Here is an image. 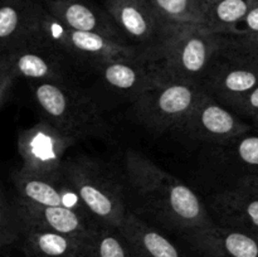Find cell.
<instances>
[{
    "instance_id": "cell-14",
    "label": "cell",
    "mask_w": 258,
    "mask_h": 257,
    "mask_svg": "<svg viewBox=\"0 0 258 257\" xmlns=\"http://www.w3.org/2000/svg\"><path fill=\"white\" fill-rule=\"evenodd\" d=\"M12 179L17 197L23 201L40 206L68 207L88 214L76 191L63 176L47 178L19 169L13 173Z\"/></svg>"
},
{
    "instance_id": "cell-22",
    "label": "cell",
    "mask_w": 258,
    "mask_h": 257,
    "mask_svg": "<svg viewBox=\"0 0 258 257\" xmlns=\"http://www.w3.org/2000/svg\"><path fill=\"white\" fill-rule=\"evenodd\" d=\"M161 22L170 32L174 28L202 25L199 0H148Z\"/></svg>"
},
{
    "instance_id": "cell-21",
    "label": "cell",
    "mask_w": 258,
    "mask_h": 257,
    "mask_svg": "<svg viewBox=\"0 0 258 257\" xmlns=\"http://www.w3.org/2000/svg\"><path fill=\"white\" fill-rule=\"evenodd\" d=\"M256 0H206L202 5V27L219 35L232 34Z\"/></svg>"
},
{
    "instance_id": "cell-25",
    "label": "cell",
    "mask_w": 258,
    "mask_h": 257,
    "mask_svg": "<svg viewBox=\"0 0 258 257\" xmlns=\"http://www.w3.org/2000/svg\"><path fill=\"white\" fill-rule=\"evenodd\" d=\"M18 76L8 66V63L0 59V106L2 107H4L7 101L9 100L10 92Z\"/></svg>"
},
{
    "instance_id": "cell-1",
    "label": "cell",
    "mask_w": 258,
    "mask_h": 257,
    "mask_svg": "<svg viewBox=\"0 0 258 257\" xmlns=\"http://www.w3.org/2000/svg\"><path fill=\"white\" fill-rule=\"evenodd\" d=\"M123 166L128 185L150 214L189 231L212 224L199 197L183 181L159 168L148 156L128 150L125 154Z\"/></svg>"
},
{
    "instance_id": "cell-18",
    "label": "cell",
    "mask_w": 258,
    "mask_h": 257,
    "mask_svg": "<svg viewBox=\"0 0 258 257\" xmlns=\"http://www.w3.org/2000/svg\"><path fill=\"white\" fill-rule=\"evenodd\" d=\"M25 234V247L37 257H82L88 254V241L48 229L20 226Z\"/></svg>"
},
{
    "instance_id": "cell-26",
    "label": "cell",
    "mask_w": 258,
    "mask_h": 257,
    "mask_svg": "<svg viewBox=\"0 0 258 257\" xmlns=\"http://www.w3.org/2000/svg\"><path fill=\"white\" fill-rule=\"evenodd\" d=\"M258 32V0H256L246 17L237 24L234 30L232 32V35H244L249 33ZM229 35V34H228Z\"/></svg>"
},
{
    "instance_id": "cell-13",
    "label": "cell",
    "mask_w": 258,
    "mask_h": 257,
    "mask_svg": "<svg viewBox=\"0 0 258 257\" xmlns=\"http://www.w3.org/2000/svg\"><path fill=\"white\" fill-rule=\"evenodd\" d=\"M43 4L48 13L66 27L126 42L107 10H101L87 0H43Z\"/></svg>"
},
{
    "instance_id": "cell-17",
    "label": "cell",
    "mask_w": 258,
    "mask_h": 257,
    "mask_svg": "<svg viewBox=\"0 0 258 257\" xmlns=\"http://www.w3.org/2000/svg\"><path fill=\"white\" fill-rule=\"evenodd\" d=\"M233 62L212 68L209 83L217 95L236 102L258 86V70L248 60L234 55Z\"/></svg>"
},
{
    "instance_id": "cell-27",
    "label": "cell",
    "mask_w": 258,
    "mask_h": 257,
    "mask_svg": "<svg viewBox=\"0 0 258 257\" xmlns=\"http://www.w3.org/2000/svg\"><path fill=\"white\" fill-rule=\"evenodd\" d=\"M234 105L241 108V110L246 111V112H256L258 115V86H256L251 92H248L243 97L239 98L238 101H236Z\"/></svg>"
},
{
    "instance_id": "cell-28",
    "label": "cell",
    "mask_w": 258,
    "mask_h": 257,
    "mask_svg": "<svg viewBox=\"0 0 258 257\" xmlns=\"http://www.w3.org/2000/svg\"><path fill=\"white\" fill-rule=\"evenodd\" d=\"M236 188L258 198V175H247L238 180Z\"/></svg>"
},
{
    "instance_id": "cell-5",
    "label": "cell",
    "mask_w": 258,
    "mask_h": 257,
    "mask_svg": "<svg viewBox=\"0 0 258 257\" xmlns=\"http://www.w3.org/2000/svg\"><path fill=\"white\" fill-rule=\"evenodd\" d=\"M39 33L66 55L95 68L115 60L138 59L146 52V49L140 50L122 40L66 27L52 17L45 8L40 20Z\"/></svg>"
},
{
    "instance_id": "cell-29",
    "label": "cell",
    "mask_w": 258,
    "mask_h": 257,
    "mask_svg": "<svg viewBox=\"0 0 258 257\" xmlns=\"http://www.w3.org/2000/svg\"><path fill=\"white\" fill-rule=\"evenodd\" d=\"M199 2H201V4H202V5H203V3H204V2H206V0H199Z\"/></svg>"
},
{
    "instance_id": "cell-20",
    "label": "cell",
    "mask_w": 258,
    "mask_h": 257,
    "mask_svg": "<svg viewBox=\"0 0 258 257\" xmlns=\"http://www.w3.org/2000/svg\"><path fill=\"white\" fill-rule=\"evenodd\" d=\"M213 209L226 223L258 229V198L238 188L217 194Z\"/></svg>"
},
{
    "instance_id": "cell-30",
    "label": "cell",
    "mask_w": 258,
    "mask_h": 257,
    "mask_svg": "<svg viewBox=\"0 0 258 257\" xmlns=\"http://www.w3.org/2000/svg\"><path fill=\"white\" fill-rule=\"evenodd\" d=\"M257 116H258V115H257Z\"/></svg>"
},
{
    "instance_id": "cell-2",
    "label": "cell",
    "mask_w": 258,
    "mask_h": 257,
    "mask_svg": "<svg viewBox=\"0 0 258 257\" xmlns=\"http://www.w3.org/2000/svg\"><path fill=\"white\" fill-rule=\"evenodd\" d=\"M223 43V35L202 25L174 28L160 44L146 49V59L161 82H199L207 72L211 73Z\"/></svg>"
},
{
    "instance_id": "cell-16",
    "label": "cell",
    "mask_w": 258,
    "mask_h": 257,
    "mask_svg": "<svg viewBox=\"0 0 258 257\" xmlns=\"http://www.w3.org/2000/svg\"><path fill=\"white\" fill-rule=\"evenodd\" d=\"M191 232L202 248L218 257H258V239L248 233L213 223Z\"/></svg>"
},
{
    "instance_id": "cell-4",
    "label": "cell",
    "mask_w": 258,
    "mask_h": 257,
    "mask_svg": "<svg viewBox=\"0 0 258 257\" xmlns=\"http://www.w3.org/2000/svg\"><path fill=\"white\" fill-rule=\"evenodd\" d=\"M62 176L91 217L98 223L120 227L127 209L122 190L106 169L87 158H75L64 161Z\"/></svg>"
},
{
    "instance_id": "cell-10",
    "label": "cell",
    "mask_w": 258,
    "mask_h": 257,
    "mask_svg": "<svg viewBox=\"0 0 258 257\" xmlns=\"http://www.w3.org/2000/svg\"><path fill=\"white\" fill-rule=\"evenodd\" d=\"M105 8L125 38L148 45L160 44L169 29L148 0H105Z\"/></svg>"
},
{
    "instance_id": "cell-15",
    "label": "cell",
    "mask_w": 258,
    "mask_h": 257,
    "mask_svg": "<svg viewBox=\"0 0 258 257\" xmlns=\"http://www.w3.org/2000/svg\"><path fill=\"white\" fill-rule=\"evenodd\" d=\"M97 70L108 87L131 95L134 98L163 83L146 59V52L138 59L108 62L97 67Z\"/></svg>"
},
{
    "instance_id": "cell-11",
    "label": "cell",
    "mask_w": 258,
    "mask_h": 257,
    "mask_svg": "<svg viewBox=\"0 0 258 257\" xmlns=\"http://www.w3.org/2000/svg\"><path fill=\"white\" fill-rule=\"evenodd\" d=\"M178 130L202 141L228 144L246 133L248 126L206 93L196 110L179 126Z\"/></svg>"
},
{
    "instance_id": "cell-12",
    "label": "cell",
    "mask_w": 258,
    "mask_h": 257,
    "mask_svg": "<svg viewBox=\"0 0 258 257\" xmlns=\"http://www.w3.org/2000/svg\"><path fill=\"white\" fill-rule=\"evenodd\" d=\"M44 5L37 0H0V50L14 52L39 35Z\"/></svg>"
},
{
    "instance_id": "cell-9",
    "label": "cell",
    "mask_w": 258,
    "mask_h": 257,
    "mask_svg": "<svg viewBox=\"0 0 258 257\" xmlns=\"http://www.w3.org/2000/svg\"><path fill=\"white\" fill-rule=\"evenodd\" d=\"M67 55L40 34L23 44L9 54L0 55L18 77L27 78L32 82L43 81H66Z\"/></svg>"
},
{
    "instance_id": "cell-23",
    "label": "cell",
    "mask_w": 258,
    "mask_h": 257,
    "mask_svg": "<svg viewBox=\"0 0 258 257\" xmlns=\"http://www.w3.org/2000/svg\"><path fill=\"white\" fill-rule=\"evenodd\" d=\"M0 229L3 243L12 241L18 233H20V222L15 211L14 202L7 198L5 191H3L0 199Z\"/></svg>"
},
{
    "instance_id": "cell-24",
    "label": "cell",
    "mask_w": 258,
    "mask_h": 257,
    "mask_svg": "<svg viewBox=\"0 0 258 257\" xmlns=\"http://www.w3.org/2000/svg\"><path fill=\"white\" fill-rule=\"evenodd\" d=\"M234 153L242 163L258 168V136H248L239 140Z\"/></svg>"
},
{
    "instance_id": "cell-19",
    "label": "cell",
    "mask_w": 258,
    "mask_h": 257,
    "mask_svg": "<svg viewBox=\"0 0 258 257\" xmlns=\"http://www.w3.org/2000/svg\"><path fill=\"white\" fill-rule=\"evenodd\" d=\"M118 228L128 243L145 257H183L166 237L149 227L134 212L127 211Z\"/></svg>"
},
{
    "instance_id": "cell-8",
    "label": "cell",
    "mask_w": 258,
    "mask_h": 257,
    "mask_svg": "<svg viewBox=\"0 0 258 257\" xmlns=\"http://www.w3.org/2000/svg\"><path fill=\"white\" fill-rule=\"evenodd\" d=\"M20 226L35 227L58 232L66 236L88 241L97 229L96 223L87 213L68 208V207H49L25 202L20 198L13 199Z\"/></svg>"
},
{
    "instance_id": "cell-3",
    "label": "cell",
    "mask_w": 258,
    "mask_h": 257,
    "mask_svg": "<svg viewBox=\"0 0 258 257\" xmlns=\"http://www.w3.org/2000/svg\"><path fill=\"white\" fill-rule=\"evenodd\" d=\"M32 90L44 121L66 135L78 141L107 133V122L97 103L68 82H32Z\"/></svg>"
},
{
    "instance_id": "cell-6",
    "label": "cell",
    "mask_w": 258,
    "mask_h": 257,
    "mask_svg": "<svg viewBox=\"0 0 258 257\" xmlns=\"http://www.w3.org/2000/svg\"><path fill=\"white\" fill-rule=\"evenodd\" d=\"M199 82L159 83L135 98V113L148 127L158 131L179 128L206 95Z\"/></svg>"
},
{
    "instance_id": "cell-7",
    "label": "cell",
    "mask_w": 258,
    "mask_h": 257,
    "mask_svg": "<svg viewBox=\"0 0 258 257\" xmlns=\"http://www.w3.org/2000/svg\"><path fill=\"white\" fill-rule=\"evenodd\" d=\"M43 120L19 134L18 150L23 159V170L47 178L62 176L66 151L76 143Z\"/></svg>"
}]
</instances>
